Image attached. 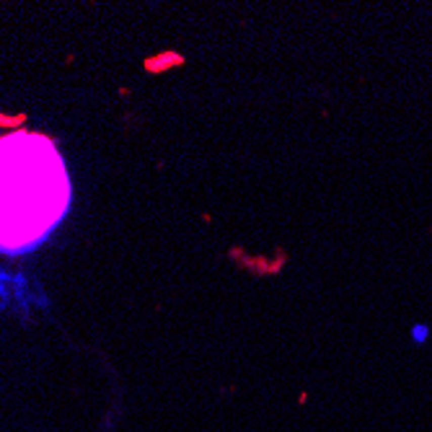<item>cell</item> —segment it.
Instances as JSON below:
<instances>
[{"instance_id": "6da1fadb", "label": "cell", "mask_w": 432, "mask_h": 432, "mask_svg": "<svg viewBox=\"0 0 432 432\" xmlns=\"http://www.w3.org/2000/svg\"><path fill=\"white\" fill-rule=\"evenodd\" d=\"M70 204L62 155L39 132L0 140V251L26 254L47 238Z\"/></svg>"}]
</instances>
